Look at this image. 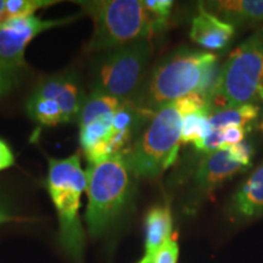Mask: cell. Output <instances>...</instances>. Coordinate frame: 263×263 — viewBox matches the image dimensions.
Wrapping results in <instances>:
<instances>
[{
	"label": "cell",
	"mask_w": 263,
	"mask_h": 263,
	"mask_svg": "<svg viewBox=\"0 0 263 263\" xmlns=\"http://www.w3.org/2000/svg\"><path fill=\"white\" fill-rule=\"evenodd\" d=\"M217 61L212 52L189 49L173 52L154 68L137 103L154 114L190 94H200L209 101L219 73Z\"/></svg>",
	"instance_id": "6da1fadb"
},
{
	"label": "cell",
	"mask_w": 263,
	"mask_h": 263,
	"mask_svg": "<svg viewBox=\"0 0 263 263\" xmlns=\"http://www.w3.org/2000/svg\"><path fill=\"white\" fill-rule=\"evenodd\" d=\"M202 108H210L207 99L200 94H190L154 112L133 146L124 153L127 163L138 179L155 178L172 166L182 144L184 115Z\"/></svg>",
	"instance_id": "7a4b0ae2"
},
{
	"label": "cell",
	"mask_w": 263,
	"mask_h": 263,
	"mask_svg": "<svg viewBox=\"0 0 263 263\" xmlns=\"http://www.w3.org/2000/svg\"><path fill=\"white\" fill-rule=\"evenodd\" d=\"M88 206L85 222L93 238L106 234L122 218L133 201L137 177L123 154L88 163Z\"/></svg>",
	"instance_id": "3957f363"
},
{
	"label": "cell",
	"mask_w": 263,
	"mask_h": 263,
	"mask_svg": "<svg viewBox=\"0 0 263 263\" xmlns=\"http://www.w3.org/2000/svg\"><path fill=\"white\" fill-rule=\"evenodd\" d=\"M47 189L60 224V241L74 263L83 262L85 238L80 219L82 194L87 189V172L81 154L66 159H49Z\"/></svg>",
	"instance_id": "277c9868"
},
{
	"label": "cell",
	"mask_w": 263,
	"mask_h": 263,
	"mask_svg": "<svg viewBox=\"0 0 263 263\" xmlns=\"http://www.w3.org/2000/svg\"><path fill=\"white\" fill-rule=\"evenodd\" d=\"M83 14L93 20L88 51H108L151 39L156 33L153 16L139 0L78 2Z\"/></svg>",
	"instance_id": "5b68a950"
},
{
	"label": "cell",
	"mask_w": 263,
	"mask_h": 263,
	"mask_svg": "<svg viewBox=\"0 0 263 263\" xmlns=\"http://www.w3.org/2000/svg\"><path fill=\"white\" fill-rule=\"evenodd\" d=\"M263 91V28L229 55L210 95L211 111L255 104Z\"/></svg>",
	"instance_id": "8992f818"
},
{
	"label": "cell",
	"mask_w": 263,
	"mask_h": 263,
	"mask_svg": "<svg viewBox=\"0 0 263 263\" xmlns=\"http://www.w3.org/2000/svg\"><path fill=\"white\" fill-rule=\"evenodd\" d=\"M151 54V39L105 51L94 62L91 91L120 100H137L146 82Z\"/></svg>",
	"instance_id": "52a82bcc"
},
{
	"label": "cell",
	"mask_w": 263,
	"mask_h": 263,
	"mask_svg": "<svg viewBox=\"0 0 263 263\" xmlns=\"http://www.w3.org/2000/svg\"><path fill=\"white\" fill-rule=\"evenodd\" d=\"M76 20V16L43 20L35 15L6 20L0 26V62L10 67L24 70L26 66V49L33 39L43 32L68 25Z\"/></svg>",
	"instance_id": "ba28073f"
},
{
	"label": "cell",
	"mask_w": 263,
	"mask_h": 263,
	"mask_svg": "<svg viewBox=\"0 0 263 263\" xmlns=\"http://www.w3.org/2000/svg\"><path fill=\"white\" fill-rule=\"evenodd\" d=\"M33 93L50 99L60 106L68 122H77L87 95L84 94L81 81L73 72L52 74L43 78L35 85Z\"/></svg>",
	"instance_id": "9c48e42d"
},
{
	"label": "cell",
	"mask_w": 263,
	"mask_h": 263,
	"mask_svg": "<svg viewBox=\"0 0 263 263\" xmlns=\"http://www.w3.org/2000/svg\"><path fill=\"white\" fill-rule=\"evenodd\" d=\"M248 167L236 163L228 150H216L206 154L195 173V186L201 195L211 194L222 183L244 172Z\"/></svg>",
	"instance_id": "30bf717a"
},
{
	"label": "cell",
	"mask_w": 263,
	"mask_h": 263,
	"mask_svg": "<svg viewBox=\"0 0 263 263\" xmlns=\"http://www.w3.org/2000/svg\"><path fill=\"white\" fill-rule=\"evenodd\" d=\"M234 32L232 24L209 11L205 5H200L192 21L190 38L210 50H222L232 41Z\"/></svg>",
	"instance_id": "8fae6325"
},
{
	"label": "cell",
	"mask_w": 263,
	"mask_h": 263,
	"mask_svg": "<svg viewBox=\"0 0 263 263\" xmlns=\"http://www.w3.org/2000/svg\"><path fill=\"white\" fill-rule=\"evenodd\" d=\"M172 212L170 206H155L145 219V251L138 263H155L162 246L172 236Z\"/></svg>",
	"instance_id": "7c38bea8"
},
{
	"label": "cell",
	"mask_w": 263,
	"mask_h": 263,
	"mask_svg": "<svg viewBox=\"0 0 263 263\" xmlns=\"http://www.w3.org/2000/svg\"><path fill=\"white\" fill-rule=\"evenodd\" d=\"M232 211L240 219H255L263 216V163L236 190Z\"/></svg>",
	"instance_id": "4fadbf2b"
},
{
	"label": "cell",
	"mask_w": 263,
	"mask_h": 263,
	"mask_svg": "<svg viewBox=\"0 0 263 263\" xmlns=\"http://www.w3.org/2000/svg\"><path fill=\"white\" fill-rule=\"evenodd\" d=\"M210 4L219 17L232 25L263 21V0H224Z\"/></svg>",
	"instance_id": "5bb4252c"
},
{
	"label": "cell",
	"mask_w": 263,
	"mask_h": 263,
	"mask_svg": "<svg viewBox=\"0 0 263 263\" xmlns=\"http://www.w3.org/2000/svg\"><path fill=\"white\" fill-rule=\"evenodd\" d=\"M259 107L256 104H244L215 110L210 112L209 121L212 129H223L229 126L252 128L251 124L258 118Z\"/></svg>",
	"instance_id": "9a60e30c"
},
{
	"label": "cell",
	"mask_w": 263,
	"mask_h": 263,
	"mask_svg": "<svg viewBox=\"0 0 263 263\" xmlns=\"http://www.w3.org/2000/svg\"><path fill=\"white\" fill-rule=\"evenodd\" d=\"M26 111L34 122L42 126L54 127L61 123H67L60 106L55 101L43 98L33 91L26 101Z\"/></svg>",
	"instance_id": "2e32d148"
},
{
	"label": "cell",
	"mask_w": 263,
	"mask_h": 263,
	"mask_svg": "<svg viewBox=\"0 0 263 263\" xmlns=\"http://www.w3.org/2000/svg\"><path fill=\"white\" fill-rule=\"evenodd\" d=\"M210 112H211L210 108H202V110L184 115L182 136H180V140L183 144H196L197 141L209 136L210 132L212 130L209 121Z\"/></svg>",
	"instance_id": "e0dca14e"
},
{
	"label": "cell",
	"mask_w": 263,
	"mask_h": 263,
	"mask_svg": "<svg viewBox=\"0 0 263 263\" xmlns=\"http://www.w3.org/2000/svg\"><path fill=\"white\" fill-rule=\"evenodd\" d=\"M54 0H5L6 20L34 16L41 9L58 4Z\"/></svg>",
	"instance_id": "ac0fdd59"
},
{
	"label": "cell",
	"mask_w": 263,
	"mask_h": 263,
	"mask_svg": "<svg viewBox=\"0 0 263 263\" xmlns=\"http://www.w3.org/2000/svg\"><path fill=\"white\" fill-rule=\"evenodd\" d=\"M144 5L150 12V15L153 16L156 32L162 31L171 16L173 2L171 0H145Z\"/></svg>",
	"instance_id": "d6986e66"
},
{
	"label": "cell",
	"mask_w": 263,
	"mask_h": 263,
	"mask_svg": "<svg viewBox=\"0 0 263 263\" xmlns=\"http://www.w3.org/2000/svg\"><path fill=\"white\" fill-rule=\"evenodd\" d=\"M22 71L0 62V99L8 95L18 84Z\"/></svg>",
	"instance_id": "ffe728a7"
},
{
	"label": "cell",
	"mask_w": 263,
	"mask_h": 263,
	"mask_svg": "<svg viewBox=\"0 0 263 263\" xmlns=\"http://www.w3.org/2000/svg\"><path fill=\"white\" fill-rule=\"evenodd\" d=\"M228 153L230 157L235 161L236 163L241 164L250 168L251 167V159L254 155V149L249 141H241V143L236 144L234 146L228 147Z\"/></svg>",
	"instance_id": "44dd1931"
},
{
	"label": "cell",
	"mask_w": 263,
	"mask_h": 263,
	"mask_svg": "<svg viewBox=\"0 0 263 263\" xmlns=\"http://www.w3.org/2000/svg\"><path fill=\"white\" fill-rule=\"evenodd\" d=\"M251 128L241 126H229L222 129V140L223 146L221 150H227L230 146H234L236 144L244 141V138Z\"/></svg>",
	"instance_id": "7402d4cb"
},
{
	"label": "cell",
	"mask_w": 263,
	"mask_h": 263,
	"mask_svg": "<svg viewBox=\"0 0 263 263\" xmlns=\"http://www.w3.org/2000/svg\"><path fill=\"white\" fill-rule=\"evenodd\" d=\"M179 255V246L176 236L172 235L162 246L155 258V263H177Z\"/></svg>",
	"instance_id": "603a6c76"
},
{
	"label": "cell",
	"mask_w": 263,
	"mask_h": 263,
	"mask_svg": "<svg viewBox=\"0 0 263 263\" xmlns=\"http://www.w3.org/2000/svg\"><path fill=\"white\" fill-rule=\"evenodd\" d=\"M15 164V155L9 144L0 139V172L8 170Z\"/></svg>",
	"instance_id": "cb8c5ba5"
},
{
	"label": "cell",
	"mask_w": 263,
	"mask_h": 263,
	"mask_svg": "<svg viewBox=\"0 0 263 263\" xmlns=\"http://www.w3.org/2000/svg\"><path fill=\"white\" fill-rule=\"evenodd\" d=\"M14 221H17L16 217L11 216L9 212L0 211V224H3V223H8V222H14Z\"/></svg>",
	"instance_id": "d4e9b609"
},
{
	"label": "cell",
	"mask_w": 263,
	"mask_h": 263,
	"mask_svg": "<svg viewBox=\"0 0 263 263\" xmlns=\"http://www.w3.org/2000/svg\"><path fill=\"white\" fill-rule=\"evenodd\" d=\"M5 8H6L5 0H0V26H2L6 21Z\"/></svg>",
	"instance_id": "484cf974"
},
{
	"label": "cell",
	"mask_w": 263,
	"mask_h": 263,
	"mask_svg": "<svg viewBox=\"0 0 263 263\" xmlns=\"http://www.w3.org/2000/svg\"><path fill=\"white\" fill-rule=\"evenodd\" d=\"M0 211H2V212H8V209H6V205H5L4 200H3L2 197H0Z\"/></svg>",
	"instance_id": "4316f807"
},
{
	"label": "cell",
	"mask_w": 263,
	"mask_h": 263,
	"mask_svg": "<svg viewBox=\"0 0 263 263\" xmlns=\"http://www.w3.org/2000/svg\"><path fill=\"white\" fill-rule=\"evenodd\" d=\"M259 98H261L262 100H263V91H262V93H261V97H259ZM261 129H262V132H263V122L261 123Z\"/></svg>",
	"instance_id": "83f0119b"
}]
</instances>
